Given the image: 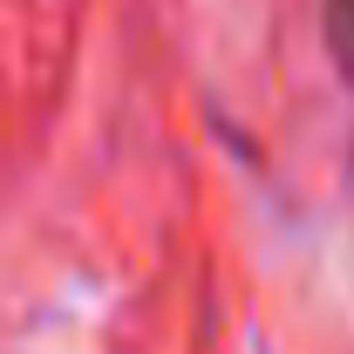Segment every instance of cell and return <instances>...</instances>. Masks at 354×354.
I'll return each instance as SVG.
<instances>
[{
	"instance_id": "cell-1",
	"label": "cell",
	"mask_w": 354,
	"mask_h": 354,
	"mask_svg": "<svg viewBox=\"0 0 354 354\" xmlns=\"http://www.w3.org/2000/svg\"><path fill=\"white\" fill-rule=\"evenodd\" d=\"M320 35H327V55H334V75L354 95V0H320Z\"/></svg>"
}]
</instances>
